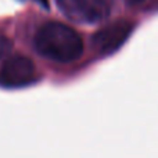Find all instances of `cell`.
<instances>
[{
  "mask_svg": "<svg viewBox=\"0 0 158 158\" xmlns=\"http://www.w3.org/2000/svg\"><path fill=\"white\" fill-rule=\"evenodd\" d=\"M33 46L42 57L60 64L79 60L85 50L81 33L60 21L42 25L35 33Z\"/></svg>",
  "mask_w": 158,
  "mask_h": 158,
  "instance_id": "6da1fadb",
  "label": "cell"
},
{
  "mask_svg": "<svg viewBox=\"0 0 158 158\" xmlns=\"http://www.w3.org/2000/svg\"><path fill=\"white\" fill-rule=\"evenodd\" d=\"M35 79L36 65L27 56H11L0 68V85L4 87H22L31 85Z\"/></svg>",
  "mask_w": 158,
  "mask_h": 158,
  "instance_id": "7a4b0ae2",
  "label": "cell"
},
{
  "mask_svg": "<svg viewBox=\"0 0 158 158\" xmlns=\"http://www.w3.org/2000/svg\"><path fill=\"white\" fill-rule=\"evenodd\" d=\"M133 24L128 19H118L98 29L92 38L93 47L100 54H111L117 52L131 36Z\"/></svg>",
  "mask_w": 158,
  "mask_h": 158,
  "instance_id": "3957f363",
  "label": "cell"
},
{
  "mask_svg": "<svg viewBox=\"0 0 158 158\" xmlns=\"http://www.w3.org/2000/svg\"><path fill=\"white\" fill-rule=\"evenodd\" d=\"M57 7L68 19L92 25L103 17L101 7L93 0H56Z\"/></svg>",
  "mask_w": 158,
  "mask_h": 158,
  "instance_id": "277c9868",
  "label": "cell"
},
{
  "mask_svg": "<svg viewBox=\"0 0 158 158\" xmlns=\"http://www.w3.org/2000/svg\"><path fill=\"white\" fill-rule=\"evenodd\" d=\"M11 49H13V43H11V40L6 35H3V33L0 32V60L4 58L6 56L11 52Z\"/></svg>",
  "mask_w": 158,
  "mask_h": 158,
  "instance_id": "5b68a950",
  "label": "cell"
},
{
  "mask_svg": "<svg viewBox=\"0 0 158 158\" xmlns=\"http://www.w3.org/2000/svg\"><path fill=\"white\" fill-rule=\"evenodd\" d=\"M146 0H126V3H128L129 6H137V4H142V3H144Z\"/></svg>",
  "mask_w": 158,
  "mask_h": 158,
  "instance_id": "8992f818",
  "label": "cell"
},
{
  "mask_svg": "<svg viewBox=\"0 0 158 158\" xmlns=\"http://www.w3.org/2000/svg\"><path fill=\"white\" fill-rule=\"evenodd\" d=\"M33 2H36V3H40V4H43L44 7H47V3H46V0H33Z\"/></svg>",
  "mask_w": 158,
  "mask_h": 158,
  "instance_id": "52a82bcc",
  "label": "cell"
}]
</instances>
